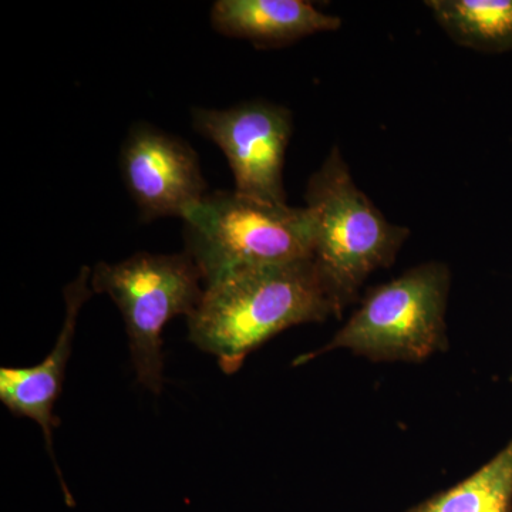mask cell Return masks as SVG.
<instances>
[{"instance_id":"cell-4","label":"cell","mask_w":512,"mask_h":512,"mask_svg":"<svg viewBox=\"0 0 512 512\" xmlns=\"http://www.w3.org/2000/svg\"><path fill=\"white\" fill-rule=\"evenodd\" d=\"M450 286V268L443 262L414 266L370 289L348 323L325 346L296 357L292 365H306L338 349L372 362L419 363L444 352Z\"/></svg>"},{"instance_id":"cell-9","label":"cell","mask_w":512,"mask_h":512,"mask_svg":"<svg viewBox=\"0 0 512 512\" xmlns=\"http://www.w3.org/2000/svg\"><path fill=\"white\" fill-rule=\"evenodd\" d=\"M210 19L221 35L247 40L259 49L292 45L342 26L338 16L326 15L306 0H217Z\"/></svg>"},{"instance_id":"cell-3","label":"cell","mask_w":512,"mask_h":512,"mask_svg":"<svg viewBox=\"0 0 512 512\" xmlns=\"http://www.w3.org/2000/svg\"><path fill=\"white\" fill-rule=\"evenodd\" d=\"M183 221L184 252L197 265L204 288L244 269L312 258L313 224L306 207L214 191Z\"/></svg>"},{"instance_id":"cell-11","label":"cell","mask_w":512,"mask_h":512,"mask_svg":"<svg viewBox=\"0 0 512 512\" xmlns=\"http://www.w3.org/2000/svg\"><path fill=\"white\" fill-rule=\"evenodd\" d=\"M406 512H512V439L466 480Z\"/></svg>"},{"instance_id":"cell-8","label":"cell","mask_w":512,"mask_h":512,"mask_svg":"<svg viewBox=\"0 0 512 512\" xmlns=\"http://www.w3.org/2000/svg\"><path fill=\"white\" fill-rule=\"evenodd\" d=\"M92 268L83 266L79 275L64 288V319L55 346L45 359L29 367H2L0 369V402L13 416L35 421L42 429L47 453L52 458L56 476L62 484L66 500H72L62 471L57 464L55 430L60 426L55 414L57 399L62 394L67 363L72 356L77 320L84 303L93 295Z\"/></svg>"},{"instance_id":"cell-1","label":"cell","mask_w":512,"mask_h":512,"mask_svg":"<svg viewBox=\"0 0 512 512\" xmlns=\"http://www.w3.org/2000/svg\"><path fill=\"white\" fill-rule=\"evenodd\" d=\"M340 318L338 303L312 258L258 266L205 286L187 319L188 340L235 375L245 359L278 333Z\"/></svg>"},{"instance_id":"cell-12","label":"cell","mask_w":512,"mask_h":512,"mask_svg":"<svg viewBox=\"0 0 512 512\" xmlns=\"http://www.w3.org/2000/svg\"><path fill=\"white\" fill-rule=\"evenodd\" d=\"M510 382L512 383V372H511V376H510Z\"/></svg>"},{"instance_id":"cell-10","label":"cell","mask_w":512,"mask_h":512,"mask_svg":"<svg viewBox=\"0 0 512 512\" xmlns=\"http://www.w3.org/2000/svg\"><path fill=\"white\" fill-rule=\"evenodd\" d=\"M426 6L458 46L512 52V0H429Z\"/></svg>"},{"instance_id":"cell-5","label":"cell","mask_w":512,"mask_h":512,"mask_svg":"<svg viewBox=\"0 0 512 512\" xmlns=\"http://www.w3.org/2000/svg\"><path fill=\"white\" fill-rule=\"evenodd\" d=\"M94 293L109 296L126 325L137 382L160 394L164 386L163 330L178 316L197 311L205 288L194 261L185 254H138L124 261L99 262L92 269Z\"/></svg>"},{"instance_id":"cell-6","label":"cell","mask_w":512,"mask_h":512,"mask_svg":"<svg viewBox=\"0 0 512 512\" xmlns=\"http://www.w3.org/2000/svg\"><path fill=\"white\" fill-rule=\"evenodd\" d=\"M191 120L194 130L227 157L234 191L268 204H288L284 165L293 133L291 110L251 100L228 109L195 107Z\"/></svg>"},{"instance_id":"cell-7","label":"cell","mask_w":512,"mask_h":512,"mask_svg":"<svg viewBox=\"0 0 512 512\" xmlns=\"http://www.w3.org/2000/svg\"><path fill=\"white\" fill-rule=\"evenodd\" d=\"M120 171L140 220H183L208 194L200 157L183 138L147 123L128 131L120 150Z\"/></svg>"},{"instance_id":"cell-2","label":"cell","mask_w":512,"mask_h":512,"mask_svg":"<svg viewBox=\"0 0 512 512\" xmlns=\"http://www.w3.org/2000/svg\"><path fill=\"white\" fill-rule=\"evenodd\" d=\"M305 201L313 262L343 313L370 275L396 262L410 229L387 220L357 187L339 146L309 178Z\"/></svg>"}]
</instances>
